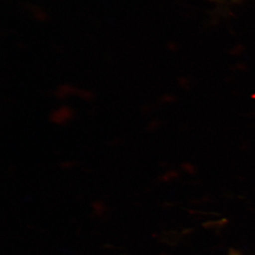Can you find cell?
<instances>
[{"instance_id": "1", "label": "cell", "mask_w": 255, "mask_h": 255, "mask_svg": "<svg viewBox=\"0 0 255 255\" xmlns=\"http://www.w3.org/2000/svg\"><path fill=\"white\" fill-rule=\"evenodd\" d=\"M75 117V111L69 106H60L50 114V121L57 125L63 126L70 123Z\"/></svg>"}, {"instance_id": "2", "label": "cell", "mask_w": 255, "mask_h": 255, "mask_svg": "<svg viewBox=\"0 0 255 255\" xmlns=\"http://www.w3.org/2000/svg\"><path fill=\"white\" fill-rule=\"evenodd\" d=\"M79 88L71 85H62L57 88L55 96L60 100H65L72 96L78 95Z\"/></svg>"}, {"instance_id": "3", "label": "cell", "mask_w": 255, "mask_h": 255, "mask_svg": "<svg viewBox=\"0 0 255 255\" xmlns=\"http://www.w3.org/2000/svg\"><path fill=\"white\" fill-rule=\"evenodd\" d=\"M77 97L82 100L86 101V102H91L95 98V95H94L93 92L90 91V90L79 88Z\"/></svg>"}, {"instance_id": "4", "label": "cell", "mask_w": 255, "mask_h": 255, "mask_svg": "<svg viewBox=\"0 0 255 255\" xmlns=\"http://www.w3.org/2000/svg\"><path fill=\"white\" fill-rule=\"evenodd\" d=\"M231 255H241L239 253H237V252H233V253H231Z\"/></svg>"}]
</instances>
